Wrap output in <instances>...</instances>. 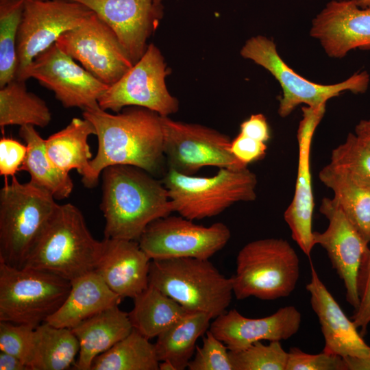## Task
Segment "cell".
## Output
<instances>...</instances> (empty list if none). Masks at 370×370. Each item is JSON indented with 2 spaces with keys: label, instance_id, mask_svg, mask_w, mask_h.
I'll use <instances>...</instances> for the list:
<instances>
[{
  "label": "cell",
  "instance_id": "681fc988",
  "mask_svg": "<svg viewBox=\"0 0 370 370\" xmlns=\"http://www.w3.org/2000/svg\"><path fill=\"white\" fill-rule=\"evenodd\" d=\"M25 1H44V0H24Z\"/></svg>",
  "mask_w": 370,
  "mask_h": 370
},
{
  "label": "cell",
  "instance_id": "6da1fadb",
  "mask_svg": "<svg viewBox=\"0 0 370 370\" xmlns=\"http://www.w3.org/2000/svg\"><path fill=\"white\" fill-rule=\"evenodd\" d=\"M82 115L95 127L98 140L97 153L82 177L84 186H97L103 170L110 166H133L152 175L161 170L165 158L162 116L137 106L116 114L97 107L83 110Z\"/></svg>",
  "mask_w": 370,
  "mask_h": 370
},
{
  "label": "cell",
  "instance_id": "44dd1931",
  "mask_svg": "<svg viewBox=\"0 0 370 370\" xmlns=\"http://www.w3.org/2000/svg\"><path fill=\"white\" fill-rule=\"evenodd\" d=\"M310 262V280L306 288L325 340L323 351L342 358L370 356V345L321 281L311 260Z\"/></svg>",
  "mask_w": 370,
  "mask_h": 370
},
{
  "label": "cell",
  "instance_id": "8992f818",
  "mask_svg": "<svg viewBox=\"0 0 370 370\" xmlns=\"http://www.w3.org/2000/svg\"><path fill=\"white\" fill-rule=\"evenodd\" d=\"M299 278V260L285 239L269 238L251 241L236 257L232 277L237 299L254 297L275 300L289 296Z\"/></svg>",
  "mask_w": 370,
  "mask_h": 370
},
{
  "label": "cell",
  "instance_id": "8d00e7d4",
  "mask_svg": "<svg viewBox=\"0 0 370 370\" xmlns=\"http://www.w3.org/2000/svg\"><path fill=\"white\" fill-rule=\"evenodd\" d=\"M189 370H233L227 347L209 330L201 347L197 346Z\"/></svg>",
  "mask_w": 370,
  "mask_h": 370
},
{
  "label": "cell",
  "instance_id": "d4e9b609",
  "mask_svg": "<svg viewBox=\"0 0 370 370\" xmlns=\"http://www.w3.org/2000/svg\"><path fill=\"white\" fill-rule=\"evenodd\" d=\"M18 134L27 147L21 170L27 171L29 182L49 193L56 199L68 198L74 184L69 173L56 166L49 159L43 139L33 125L20 127Z\"/></svg>",
  "mask_w": 370,
  "mask_h": 370
},
{
  "label": "cell",
  "instance_id": "603a6c76",
  "mask_svg": "<svg viewBox=\"0 0 370 370\" xmlns=\"http://www.w3.org/2000/svg\"><path fill=\"white\" fill-rule=\"evenodd\" d=\"M132 330L128 313L121 310L119 305L106 308L72 328L79 344L74 369L90 370L98 356L110 349Z\"/></svg>",
  "mask_w": 370,
  "mask_h": 370
},
{
  "label": "cell",
  "instance_id": "5b68a950",
  "mask_svg": "<svg viewBox=\"0 0 370 370\" xmlns=\"http://www.w3.org/2000/svg\"><path fill=\"white\" fill-rule=\"evenodd\" d=\"M149 281L187 310L207 313L212 319L227 311L234 295L232 278L209 259L151 260Z\"/></svg>",
  "mask_w": 370,
  "mask_h": 370
},
{
  "label": "cell",
  "instance_id": "d6986e66",
  "mask_svg": "<svg viewBox=\"0 0 370 370\" xmlns=\"http://www.w3.org/2000/svg\"><path fill=\"white\" fill-rule=\"evenodd\" d=\"M310 35L333 58L370 49V7L361 8L354 0H332L312 19Z\"/></svg>",
  "mask_w": 370,
  "mask_h": 370
},
{
  "label": "cell",
  "instance_id": "30bf717a",
  "mask_svg": "<svg viewBox=\"0 0 370 370\" xmlns=\"http://www.w3.org/2000/svg\"><path fill=\"white\" fill-rule=\"evenodd\" d=\"M163 151L169 170L193 175L204 166L239 170L247 166L231 153L230 138L214 129L162 116Z\"/></svg>",
  "mask_w": 370,
  "mask_h": 370
},
{
  "label": "cell",
  "instance_id": "74e56055",
  "mask_svg": "<svg viewBox=\"0 0 370 370\" xmlns=\"http://www.w3.org/2000/svg\"><path fill=\"white\" fill-rule=\"evenodd\" d=\"M288 354L286 370H346L343 358L323 351L311 354L292 347Z\"/></svg>",
  "mask_w": 370,
  "mask_h": 370
},
{
  "label": "cell",
  "instance_id": "b9f144b4",
  "mask_svg": "<svg viewBox=\"0 0 370 370\" xmlns=\"http://www.w3.org/2000/svg\"><path fill=\"white\" fill-rule=\"evenodd\" d=\"M241 134L267 143L270 138V129L266 117L262 114L251 115L240 125Z\"/></svg>",
  "mask_w": 370,
  "mask_h": 370
},
{
  "label": "cell",
  "instance_id": "f1b7e54d",
  "mask_svg": "<svg viewBox=\"0 0 370 370\" xmlns=\"http://www.w3.org/2000/svg\"><path fill=\"white\" fill-rule=\"evenodd\" d=\"M133 299L128 313L131 323L149 339L157 337L189 311L151 284Z\"/></svg>",
  "mask_w": 370,
  "mask_h": 370
},
{
  "label": "cell",
  "instance_id": "d6a6232c",
  "mask_svg": "<svg viewBox=\"0 0 370 370\" xmlns=\"http://www.w3.org/2000/svg\"><path fill=\"white\" fill-rule=\"evenodd\" d=\"M24 0H0V88L16 77L17 37Z\"/></svg>",
  "mask_w": 370,
  "mask_h": 370
},
{
  "label": "cell",
  "instance_id": "ffe728a7",
  "mask_svg": "<svg viewBox=\"0 0 370 370\" xmlns=\"http://www.w3.org/2000/svg\"><path fill=\"white\" fill-rule=\"evenodd\" d=\"M213 319L209 330L230 351L238 352L258 341L290 338L299 330L301 314L295 306H287L262 318H248L232 309Z\"/></svg>",
  "mask_w": 370,
  "mask_h": 370
},
{
  "label": "cell",
  "instance_id": "5bb4252c",
  "mask_svg": "<svg viewBox=\"0 0 370 370\" xmlns=\"http://www.w3.org/2000/svg\"><path fill=\"white\" fill-rule=\"evenodd\" d=\"M56 44L108 86L133 66L114 31L94 12L79 25L63 34Z\"/></svg>",
  "mask_w": 370,
  "mask_h": 370
},
{
  "label": "cell",
  "instance_id": "ba28073f",
  "mask_svg": "<svg viewBox=\"0 0 370 370\" xmlns=\"http://www.w3.org/2000/svg\"><path fill=\"white\" fill-rule=\"evenodd\" d=\"M71 286L53 273L0 262V321L36 328L60 308Z\"/></svg>",
  "mask_w": 370,
  "mask_h": 370
},
{
  "label": "cell",
  "instance_id": "9a60e30c",
  "mask_svg": "<svg viewBox=\"0 0 370 370\" xmlns=\"http://www.w3.org/2000/svg\"><path fill=\"white\" fill-rule=\"evenodd\" d=\"M29 78L52 91L64 108L83 110L99 107L98 100L109 86L77 64L56 43L27 68L22 80Z\"/></svg>",
  "mask_w": 370,
  "mask_h": 370
},
{
  "label": "cell",
  "instance_id": "4fadbf2b",
  "mask_svg": "<svg viewBox=\"0 0 370 370\" xmlns=\"http://www.w3.org/2000/svg\"><path fill=\"white\" fill-rule=\"evenodd\" d=\"M92 12L83 4L71 0L25 1L17 37L16 78L22 80L36 57Z\"/></svg>",
  "mask_w": 370,
  "mask_h": 370
},
{
  "label": "cell",
  "instance_id": "e0dca14e",
  "mask_svg": "<svg viewBox=\"0 0 370 370\" xmlns=\"http://www.w3.org/2000/svg\"><path fill=\"white\" fill-rule=\"evenodd\" d=\"M86 6L115 33L133 64L145 53L147 41L163 17L154 0H71Z\"/></svg>",
  "mask_w": 370,
  "mask_h": 370
},
{
  "label": "cell",
  "instance_id": "8fae6325",
  "mask_svg": "<svg viewBox=\"0 0 370 370\" xmlns=\"http://www.w3.org/2000/svg\"><path fill=\"white\" fill-rule=\"evenodd\" d=\"M169 74L162 53L150 43L141 58L101 95L99 106L114 112L137 106L169 116L178 111L179 101L166 87L165 79Z\"/></svg>",
  "mask_w": 370,
  "mask_h": 370
},
{
  "label": "cell",
  "instance_id": "d590c367",
  "mask_svg": "<svg viewBox=\"0 0 370 370\" xmlns=\"http://www.w3.org/2000/svg\"><path fill=\"white\" fill-rule=\"evenodd\" d=\"M35 329L29 325L0 321V350L18 358L28 367Z\"/></svg>",
  "mask_w": 370,
  "mask_h": 370
},
{
  "label": "cell",
  "instance_id": "7402d4cb",
  "mask_svg": "<svg viewBox=\"0 0 370 370\" xmlns=\"http://www.w3.org/2000/svg\"><path fill=\"white\" fill-rule=\"evenodd\" d=\"M103 243L95 271L120 297L134 299L149 286L151 259L138 241L104 238Z\"/></svg>",
  "mask_w": 370,
  "mask_h": 370
},
{
  "label": "cell",
  "instance_id": "ac0fdd59",
  "mask_svg": "<svg viewBox=\"0 0 370 370\" xmlns=\"http://www.w3.org/2000/svg\"><path fill=\"white\" fill-rule=\"evenodd\" d=\"M302 112L303 118L297 131L298 163L295 188L293 199L284 211V219L291 230L293 239L310 258L314 246L312 230L314 203L310 149L314 131L325 112V106L318 108L304 107Z\"/></svg>",
  "mask_w": 370,
  "mask_h": 370
},
{
  "label": "cell",
  "instance_id": "1f68e13d",
  "mask_svg": "<svg viewBox=\"0 0 370 370\" xmlns=\"http://www.w3.org/2000/svg\"><path fill=\"white\" fill-rule=\"evenodd\" d=\"M154 344L136 330L98 356L90 370H159Z\"/></svg>",
  "mask_w": 370,
  "mask_h": 370
},
{
  "label": "cell",
  "instance_id": "3957f363",
  "mask_svg": "<svg viewBox=\"0 0 370 370\" xmlns=\"http://www.w3.org/2000/svg\"><path fill=\"white\" fill-rule=\"evenodd\" d=\"M103 246V240L92 236L81 210L72 204H62L23 267L49 272L72 282L95 271Z\"/></svg>",
  "mask_w": 370,
  "mask_h": 370
},
{
  "label": "cell",
  "instance_id": "4316f807",
  "mask_svg": "<svg viewBox=\"0 0 370 370\" xmlns=\"http://www.w3.org/2000/svg\"><path fill=\"white\" fill-rule=\"evenodd\" d=\"M212 319L207 313L188 311L159 334L154 345L160 362L169 360L176 370L187 368L195 354L197 339L209 330Z\"/></svg>",
  "mask_w": 370,
  "mask_h": 370
},
{
  "label": "cell",
  "instance_id": "83f0119b",
  "mask_svg": "<svg viewBox=\"0 0 370 370\" xmlns=\"http://www.w3.org/2000/svg\"><path fill=\"white\" fill-rule=\"evenodd\" d=\"M79 351V341L72 329L44 322L35 329L29 369H68L74 365Z\"/></svg>",
  "mask_w": 370,
  "mask_h": 370
},
{
  "label": "cell",
  "instance_id": "c3c4849f",
  "mask_svg": "<svg viewBox=\"0 0 370 370\" xmlns=\"http://www.w3.org/2000/svg\"><path fill=\"white\" fill-rule=\"evenodd\" d=\"M164 0H154V3L156 4H162Z\"/></svg>",
  "mask_w": 370,
  "mask_h": 370
},
{
  "label": "cell",
  "instance_id": "2e32d148",
  "mask_svg": "<svg viewBox=\"0 0 370 370\" xmlns=\"http://www.w3.org/2000/svg\"><path fill=\"white\" fill-rule=\"evenodd\" d=\"M319 211L328 219V225L322 232H313L314 244L326 251L333 268L343 282L346 299L355 310L359 305V271L370 249L369 243L332 198L324 197Z\"/></svg>",
  "mask_w": 370,
  "mask_h": 370
},
{
  "label": "cell",
  "instance_id": "7a4b0ae2",
  "mask_svg": "<svg viewBox=\"0 0 370 370\" xmlns=\"http://www.w3.org/2000/svg\"><path fill=\"white\" fill-rule=\"evenodd\" d=\"M101 175L105 238L138 241L151 223L174 212L162 182L140 168L110 166Z\"/></svg>",
  "mask_w": 370,
  "mask_h": 370
},
{
  "label": "cell",
  "instance_id": "ee69618b",
  "mask_svg": "<svg viewBox=\"0 0 370 370\" xmlns=\"http://www.w3.org/2000/svg\"><path fill=\"white\" fill-rule=\"evenodd\" d=\"M354 134L370 149V119L360 120L355 127Z\"/></svg>",
  "mask_w": 370,
  "mask_h": 370
},
{
  "label": "cell",
  "instance_id": "f907efd6",
  "mask_svg": "<svg viewBox=\"0 0 370 370\" xmlns=\"http://www.w3.org/2000/svg\"><path fill=\"white\" fill-rule=\"evenodd\" d=\"M369 245H370V243H369Z\"/></svg>",
  "mask_w": 370,
  "mask_h": 370
},
{
  "label": "cell",
  "instance_id": "bcb514c9",
  "mask_svg": "<svg viewBox=\"0 0 370 370\" xmlns=\"http://www.w3.org/2000/svg\"><path fill=\"white\" fill-rule=\"evenodd\" d=\"M159 370H176L173 363L169 360L160 361Z\"/></svg>",
  "mask_w": 370,
  "mask_h": 370
},
{
  "label": "cell",
  "instance_id": "e575fe53",
  "mask_svg": "<svg viewBox=\"0 0 370 370\" xmlns=\"http://www.w3.org/2000/svg\"><path fill=\"white\" fill-rule=\"evenodd\" d=\"M233 370H286L288 352L280 341H258L241 351H230Z\"/></svg>",
  "mask_w": 370,
  "mask_h": 370
},
{
  "label": "cell",
  "instance_id": "836d02e7",
  "mask_svg": "<svg viewBox=\"0 0 370 370\" xmlns=\"http://www.w3.org/2000/svg\"><path fill=\"white\" fill-rule=\"evenodd\" d=\"M328 165L353 182L370 187V149L354 133L332 150Z\"/></svg>",
  "mask_w": 370,
  "mask_h": 370
},
{
  "label": "cell",
  "instance_id": "f546056e",
  "mask_svg": "<svg viewBox=\"0 0 370 370\" xmlns=\"http://www.w3.org/2000/svg\"><path fill=\"white\" fill-rule=\"evenodd\" d=\"M51 121L45 101L29 92L25 81L15 78L0 88V127L33 125L45 127Z\"/></svg>",
  "mask_w": 370,
  "mask_h": 370
},
{
  "label": "cell",
  "instance_id": "484cf974",
  "mask_svg": "<svg viewBox=\"0 0 370 370\" xmlns=\"http://www.w3.org/2000/svg\"><path fill=\"white\" fill-rule=\"evenodd\" d=\"M95 135V129L88 119L75 117L62 130L45 140V148L51 162L69 173L76 169L82 177L88 170L92 159L88 138Z\"/></svg>",
  "mask_w": 370,
  "mask_h": 370
},
{
  "label": "cell",
  "instance_id": "7bdbcfd3",
  "mask_svg": "<svg viewBox=\"0 0 370 370\" xmlns=\"http://www.w3.org/2000/svg\"><path fill=\"white\" fill-rule=\"evenodd\" d=\"M1 370H29L27 366L18 358L8 353L0 352Z\"/></svg>",
  "mask_w": 370,
  "mask_h": 370
},
{
  "label": "cell",
  "instance_id": "9c48e42d",
  "mask_svg": "<svg viewBox=\"0 0 370 370\" xmlns=\"http://www.w3.org/2000/svg\"><path fill=\"white\" fill-rule=\"evenodd\" d=\"M240 54L265 69L279 82L282 95L279 98L278 112L282 118L290 115L300 104L313 108L325 106L328 100L345 91L363 93L369 84V75L365 71L334 84L312 82L289 67L279 55L275 42L264 36L248 39Z\"/></svg>",
  "mask_w": 370,
  "mask_h": 370
},
{
  "label": "cell",
  "instance_id": "277c9868",
  "mask_svg": "<svg viewBox=\"0 0 370 370\" xmlns=\"http://www.w3.org/2000/svg\"><path fill=\"white\" fill-rule=\"evenodd\" d=\"M47 191L15 176L0 190V262L21 268L60 204Z\"/></svg>",
  "mask_w": 370,
  "mask_h": 370
},
{
  "label": "cell",
  "instance_id": "52a82bcc",
  "mask_svg": "<svg viewBox=\"0 0 370 370\" xmlns=\"http://www.w3.org/2000/svg\"><path fill=\"white\" fill-rule=\"evenodd\" d=\"M162 182L173 211L192 221L217 216L236 203L253 201L257 197V177L247 167L221 168L211 177L169 169Z\"/></svg>",
  "mask_w": 370,
  "mask_h": 370
},
{
  "label": "cell",
  "instance_id": "7c38bea8",
  "mask_svg": "<svg viewBox=\"0 0 370 370\" xmlns=\"http://www.w3.org/2000/svg\"><path fill=\"white\" fill-rule=\"evenodd\" d=\"M230 236L223 223L204 226L181 215H168L151 223L138 242L151 260L209 259L225 246Z\"/></svg>",
  "mask_w": 370,
  "mask_h": 370
},
{
  "label": "cell",
  "instance_id": "f35d334b",
  "mask_svg": "<svg viewBox=\"0 0 370 370\" xmlns=\"http://www.w3.org/2000/svg\"><path fill=\"white\" fill-rule=\"evenodd\" d=\"M358 286L359 305L354 310L352 319L358 329L365 331L370 323V249L362 260Z\"/></svg>",
  "mask_w": 370,
  "mask_h": 370
},
{
  "label": "cell",
  "instance_id": "ab89813d",
  "mask_svg": "<svg viewBox=\"0 0 370 370\" xmlns=\"http://www.w3.org/2000/svg\"><path fill=\"white\" fill-rule=\"evenodd\" d=\"M27 151L26 144L10 138L0 140V175L5 177L14 176L21 170Z\"/></svg>",
  "mask_w": 370,
  "mask_h": 370
},
{
  "label": "cell",
  "instance_id": "cb8c5ba5",
  "mask_svg": "<svg viewBox=\"0 0 370 370\" xmlns=\"http://www.w3.org/2000/svg\"><path fill=\"white\" fill-rule=\"evenodd\" d=\"M70 291L60 308L45 322L72 329L78 324L121 300L95 271L71 282Z\"/></svg>",
  "mask_w": 370,
  "mask_h": 370
},
{
  "label": "cell",
  "instance_id": "60d3db41",
  "mask_svg": "<svg viewBox=\"0 0 370 370\" xmlns=\"http://www.w3.org/2000/svg\"><path fill=\"white\" fill-rule=\"evenodd\" d=\"M231 153L241 163L247 164L262 159L267 153V143L239 133L231 140Z\"/></svg>",
  "mask_w": 370,
  "mask_h": 370
},
{
  "label": "cell",
  "instance_id": "4dcf8cb0",
  "mask_svg": "<svg viewBox=\"0 0 370 370\" xmlns=\"http://www.w3.org/2000/svg\"><path fill=\"white\" fill-rule=\"evenodd\" d=\"M319 177L332 190L333 200L347 218L370 243V187L353 182L328 164L319 171Z\"/></svg>",
  "mask_w": 370,
  "mask_h": 370
},
{
  "label": "cell",
  "instance_id": "7dc6e473",
  "mask_svg": "<svg viewBox=\"0 0 370 370\" xmlns=\"http://www.w3.org/2000/svg\"><path fill=\"white\" fill-rule=\"evenodd\" d=\"M361 8L370 7V0H354Z\"/></svg>",
  "mask_w": 370,
  "mask_h": 370
},
{
  "label": "cell",
  "instance_id": "f6af8a7d",
  "mask_svg": "<svg viewBox=\"0 0 370 370\" xmlns=\"http://www.w3.org/2000/svg\"><path fill=\"white\" fill-rule=\"evenodd\" d=\"M346 370H370V356L343 358Z\"/></svg>",
  "mask_w": 370,
  "mask_h": 370
}]
</instances>
